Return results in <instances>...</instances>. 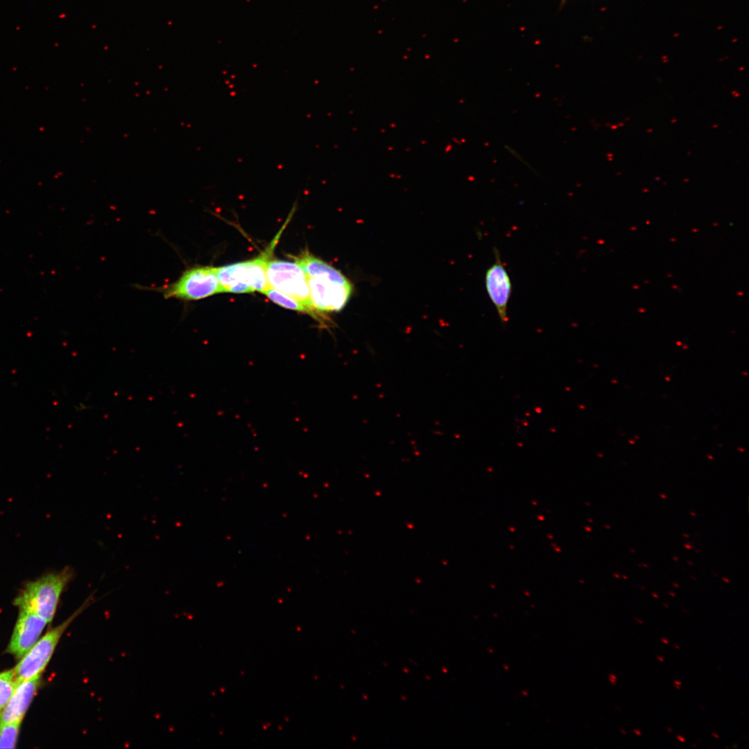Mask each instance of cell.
Listing matches in <instances>:
<instances>
[{
    "mask_svg": "<svg viewBox=\"0 0 749 749\" xmlns=\"http://www.w3.org/2000/svg\"><path fill=\"white\" fill-rule=\"evenodd\" d=\"M293 259L307 276L311 305L318 317L341 311L352 293L350 281L339 270L307 251Z\"/></svg>",
    "mask_w": 749,
    "mask_h": 749,
    "instance_id": "obj_1",
    "label": "cell"
},
{
    "mask_svg": "<svg viewBox=\"0 0 749 749\" xmlns=\"http://www.w3.org/2000/svg\"><path fill=\"white\" fill-rule=\"evenodd\" d=\"M74 571L65 567L28 582L15 599L19 609L28 610L51 622L56 612L60 596L74 577Z\"/></svg>",
    "mask_w": 749,
    "mask_h": 749,
    "instance_id": "obj_2",
    "label": "cell"
},
{
    "mask_svg": "<svg viewBox=\"0 0 749 749\" xmlns=\"http://www.w3.org/2000/svg\"><path fill=\"white\" fill-rule=\"evenodd\" d=\"M149 290L160 293L166 300L182 301L198 300L223 293L217 277L216 267L209 266L188 268L175 281Z\"/></svg>",
    "mask_w": 749,
    "mask_h": 749,
    "instance_id": "obj_3",
    "label": "cell"
},
{
    "mask_svg": "<svg viewBox=\"0 0 749 749\" xmlns=\"http://www.w3.org/2000/svg\"><path fill=\"white\" fill-rule=\"evenodd\" d=\"M268 252L250 260L216 267L217 277L223 293H263L269 289L266 277V266L270 257Z\"/></svg>",
    "mask_w": 749,
    "mask_h": 749,
    "instance_id": "obj_4",
    "label": "cell"
},
{
    "mask_svg": "<svg viewBox=\"0 0 749 749\" xmlns=\"http://www.w3.org/2000/svg\"><path fill=\"white\" fill-rule=\"evenodd\" d=\"M92 599L90 596L82 605L66 621L49 631L44 637L21 657V660L13 668L16 679L20 684L38 674H40L49 663L55 647L63 632L72 621L82 613L89 605Z\"/></svg>",
    "mask_w": 749,
    "mask_h": 749,
    "instance_id": "obj_5",
    "label": "cell"
},
{
    "mask_svg": "<svg viewBox=\"0 0 749 749\" xmlns=\"http://www.w3.org/2000/svg\"><path fill=\"white\" fill-rule=\"evenodd\" d=\"M266 277L270 287L300 302L313 317L320 318L311 305L307 276L297 262L269 259Z\"/></svg>",
    "mask_w": 749,
    "mask_h": 749,
    "instance_id": "obj_6",
    "label": "cell"
},
{
    "mask_svg": "<svg viewBox=\"0 0 749 749\" xmlns=\"http://www.w3.org/2000/svg\"><path fill=\"white\" fill-rule=\"evenodd\" d=\"M494 263L487 270L485 284L487 293L494 304L501 322L508 320V304L512 292V283L497 248L494 249Z\"/></svg>",
    "mask_w": 749,
    "mask_h": 749,
    "instance_id": "obj_7",
    "label": "cell"
},
{
    "mask_svg": "<svg viewBox=\"0 0 749 749\" xmlns=\"http://www.w3.org/2000/svg\"><path fill=\"white\" fill-rule=\"evenodd\" d=\"M7 652L21 658L37 642L47 622L36 614L19 609Z\"/></svg>",
    "mask_w": 749,
    "mask_h": 749,
    "instance_id": "obj_8",
    "label": "cell"
},
{
    "mask_svg": "<svg viewBox=\"0 0 749 749\" xmlns=\"http://www.w3.org/2000/svg\"><path fill=\"white\" fill-rule=\"evenodd\" d=\"M41 673L21 682L0 713V724L21 721L40 684Z\"/></svg>",
    "mask_w": 749,
    "mask_h": 749,
    "instance_id": "obj_9",
    "label": "cell"
},
{
    "mask_svg": "<svg viewBox=\"0 0 749 749\" xmlns=\"http://www.w3.org/2000/svg\"><path fill=\"white\" fill-rule=\"evenodd\" d=\"M263 294L279 306L311 315L310 311L302 303L275 289L270 287Z\"/></svg>",
    "mask_w": 749,
    "mask_h": 749,
    "instance_id": "obj_10",
    "label": "cell"
},
{
    "mask_svg": "<svg viewBox=\"0 0 749 749\" xmlns=\"http://www.w3.org/2000/svg\"><path fill=\"white\" fill-rule=\"evenodd\" d=\"M19 685L13 669L0 673V709L6 706Z\"/></svg>",
    "mask_w": 749,
    "mask_h": 749,
    "instance_id": "obj_11",
    "label": "cell"
},
{
    "mask_svg": "<svg viewBox=\"0 0 749 749\" xmlns=\"http://www.w3.org/2000/svg\"><path fill=\"white\" fill-rule=\"evenodd\" d=\"M21 721L0 724V748H15Z\"/></svg>",
    "mask_w": 749,
    "mask_h": 749,
    "instance_id": "obj_12",
    "label": "cell"
},
{
    "mask_svg": "<svg viewBox=\"0 0 749 749\" xmlns=\"http://www.w3.org/2000/svg\"><path fill=\"white\" fill-rule=\"evenodd\" d=\"M676 738L682 743L685 742V737L681 736V735H679V734L676 735Z\"/></svg>",
    "mask_w": 749,
    "mask_h": 749,
    "instance_id": "obj_13",
    "label": "cell"
},
{
    "mask_svg": "<svg viewBox=\"0 0 749 749\" xmlns=\"http://www.w3.org/2000/svg\"><path fill=\"white\" fill-rule=\"evenodd\" d=\"M633 732L635 734H637V736H641L642 735V732L638 729H636V728L633 729Z\"/></svg>",
    "mask_w": 749,
    "mask_h": 749,
    "instance_id": "obj_14",
    "label": "cell"
},
{
    "mask_svg": "<svg viewBox=\"0 0 749 749\" xmlns=\"http://www.w3.org/2000/svg\"><path fill=\"white\" fill-rule=\"evenodd\" d=\"M660 640H661V641H662V642H663L664 644H669V640H668V639H667L666 638H664V637H662V638L660 639Z\"/></svg>",
    "mask_w": 749,
    "mask_h": 749,
    "instance_id": "obj_15",
    "label": "cell"
},
{
    "mask_svg": "<svg viewBox=\"0 0 749 749\" xmlns=\"http://www.w3.org/2000/svg\"><path fill=\"white\" fill-rule=\"evenodd\" d=\"M656 657L659 661H660L662 662H663L664 661V658L662 655H657Z\"/></svg>",
    "mask_w": 749,
    "mask_h": 749,
    "instance_id": "obj_16",
    "label": "cell"
},
{
    "mask_svg": "<svg viewBox=\"0 0 749 749\" xmlns=\"http://www.w3.org/2000/svg\"><path fill=\"white\" fill-rule=\"evenodd\" d=\"M633 619H635V621H636L637 622H638V623H640V624H643V623H644V621H642V619H637V618H636V617H633Z\"/></svg>",
    "mask_w": 749,
    "mask_h": 749,
    "instance_id": "obj_17",
    "label": "cell"
},
{
    "mask_svg": "<svg viewBox=\"0 0 749 749\" xmlns=\"http://www.w3.org/2000/svg\"><path fill=\"white\" fill-rule=\"evenodd\" d=\"M609 680L613 685L617 684V680L609 678Z\"/></svg>",
    "mask_w": 749,
    "mask_h": 749,
    "instance_id": "obj_18",
    "label": "cell"
},
{
    "mask_svg": "<svg viewBox=\"0 0 749 749\" xmlns=\"http://www.w3.org/2000/svg\"><path fill=\"white\" fill-rule=\"evenodd\" d=\"M673 682H674V685H679V686H680L682 685V682L680 680H673Z\"/></svg>",
    "mask_w": 749,
    "mask_h": 749,
    "instance_id": "obj_19",
    "label": "cell"
},
{
    "mask_svg": "<svg viewBox=\"0 0 749 749\" xmlns=\"http://www.w3.org/2000/svg\"><path fill=\"white\" fill-rule=\"evenodd\" d=\"M609 676H610L609 678H612V679L617 680V675H614V674H613V673H610V674L609 675Z\"/></svg>",
    "mask_w": 749,
    "mask_h": 749,
    "instance_id": "obj_20",
    "label": "cell"
},
{
    "mask_svg": "<svg viewBox=\"0 0 749 749\" xmlns=\"http://www.w3.org/2000/svg\"><path fill=\"white\" fill-rule=\"evenodd\" d=\"M712 736H713L714 737H715L716 739H718V738H719V736H718V734H717L716 733H715V732H712Z\"/></svg>",
    "mask_w": 749,
    "mask_h": 749,
    "instance_id": "obj_21",
    "label": "cell"
},
{
    "mask_svg": "<svg viewBox=\"0 0 749 749\" xmlns=\"http://www.w3.org/2000/svg\"><path fill=\"white\" fill-rule=\"evenodd\" d=\"M673 646L675 649H678V650L680 649V647L676 644H673Z\"/></svg>",
    "mask_w": 749,
    "mask_h": 749,
    "instance_id": "obj_22",
    "label": "cell"
},
{
    "mask_svg": "<svg viewBox=\"0 0 749 749\" xmlns=\"http://www.w3.org/2000/svg\"><path fill=\"white\" fill-rule=\"evenodd\" d=\"M619 731H620V732H621L622 734H625V735H626V734H627V732H626V731H625L624 730H623L622 728H619Z\"/></svg>",
    "mask_w": 749,
    "mask_h": 749,
    "instance_id": "obj_23",
    "label": "cell"
},
{
    "mask_svg": "<svg viewBox=\"0 0 749 749\" xmlns=\"http://www.w3.org/2000/svg\"><path fill=\"white\" fill-rule=\"evenodd\" d=\"M666 730H667V731H668L669 732H672V728H670V727H667V728H666Z\"/></svg>",
    "mask_w": 749,
    "mask_h": 749,
    "instance_id": "obj_24",
    "label": "cell"
},
{
    "mask_svg": "<svg viewBox=\"0 0 749 749\" xmlns=\"http://www.w3.org/2000/svg\"><path fill=\"white\" fill-rule=\"evenodd\" d=\"M652 596H654L656 599H657L659 597L658 595H657L655 593H652Z\"/></svg>",
    "mask_w": 749,
    "mask_h": 749,
    "instance_id": "obj_25",
    "label": "cell"
},
{
    "mask_svg": "<svg viewBox=\"0 0 749 749\" xmlns=\"http://www.w3.org/2000/svg\"><path fill=\"white\" fill-rule=\"evenodd\" d=\"M669 594L672 596H675V594L673 592H669Z\"/></svg>",
    "mask_w": 749,
    "mask_h": 749,
    "instance_id": "obj_26",
    "label": "cell"
},
{
    "mask_svg": "<svg viewBox=\"0 0 749 749\" xmlns=\"http://www.w3.org/2000/svg\"><path fill=\"white\" fill-rule=\"evenodd\" d=\"M674 687H675V689H680V686H679V685H674Z\"/></svg>",
    "mask_w": 749,
    "mask_h": 749,
    "instance_id": "obj_27",
    "label": "cell"
},
{
    "mask_svg": "<svg viewBox=\"0 0 749 749\" xmlns=\"http://www.w3.org/2000/svg\"><path fill=\"white\" fill-rule=\"evenodd\" d=\"M723 580H725V582H727V583H729V582H730V580H729L728 579H726V578H723Z\"/></svg>",
    "mask_w": 749,
    "mask_h": 749,
    "instance_id": "obj_28",
    "label": "cell"
},
{
    "mask_svg": "<svg viewBox=\"0 0 749 749\" xmlns=\"http://www.w3.org/2000/svg\"><path fill=\"white\" fill-rule=\"evenodd\" d=\"M663 605H664V607H666V608H668V607H669L668 604H666V603H663Z\"/></svg>",
    "mask_w": 749,
    "mask_h": 749,
    "instance_id": "obj_29",
    "label": "cell"
},
{
    "mask_svg": "<svg viewBox=\"0 0 749 749\" xmlns=\"http://www.w3.org/2000/svg\"><path fill=\"white\" fill-rule=\"evenodd\" d=\"M673 585H674L675 587H679L678 584H675V583H673Z\"/></svg>",
    "mask_w": 749,
    "mask_h": 749,
    "instance_id": "obj_30",
    "label": "cell"
},
{
    "mask_svg": "<svg viewBox=\"0 0 749 749\" xmlns=\"http://www.w3.org/2000/svg\"><path fill=\"white\" fill-rule=\"evenodd\" d=\"M691 745L692 747L696 748V745H694V744H691Z\"/></svg>",
    "mask_w": 749,
    "mask_h": 749,
    "instance_id": "obj_31",
    "label": "cell"
},
{
    "mask_svg": "<svg viewBox=\"0 0 749 749\" xmlns=\"http://www.w3.org/2000/svg\"><path fill=\"white\" fill-rule=\"evenodd\" d=\"M683 611H684L685 612H687V610H685V609H684V610H683Z\"/></svg>",
    "mask_w": 749,
    "mask_h": 749,
    "instance_id": "obj_32",
    "label": "cell"
}]
</instances>
